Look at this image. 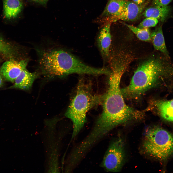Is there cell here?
I'll use <instances>...</instances> for the list:
<instances>
[{
    "label": "cell",
    "mask_w": 173,
    "mask_h": 173,
    "mask_svg": "<svg viewBox=\"0 0 173 173\" xmlns=\"http://www.w3.org/2000/svg\"><path fill=\"white\" fill-rule=\"evenodd\" d=\"M2 77V76L0 74V87L2 86L3 84V80Z\"/></svg>",
    "instance_id": "cell-22"
},
{
    "label": "cell",
    "mask_w": 173,
    "mask_h": 173,
    "mask_svg": "<svg viewBox=\"0 0 173 173\" xmlns=\"http://www.w3.org/2000/svg\"><path fill=\"white\" fill-rule=\"evenodd\" d=\"M28 62L27 59L17 61L10 59L3 64L0 74L6 80L14 82L21 72L26 68Z\"/></svg>",
    "instance_id": "cell-7"
},
{
    "label": "cell",
    "mask_w": 173,
    "mask_h": 173,
    "mask_svg": "<svg viewBox=\"0 0 173 173\" xmlns=\"http://www.w3.org/2000/svg\"><path fill=\"white\" fill-rule=\"evenodd\" d=\"M163 56L151 58L138 66L129 84L121 89L124 97L135 99L154 86L159 80L173 77V64Z\"/></svg>",
    "instance_id": "cell-2"
},
{
    "label": "cell",
    "mask_w": 173,
    "mask_h": 173,
    "mask_svg": "<svg viewBox=\"0 0 173 173\" xmlns=\"http://www.w3.org/2000/svg\"><path fill=\"white\" fill-rule=\"evenodd\" d=\"M133 2L138 5H141L144 3L145 0H132Z\"/></svg>",
    "instance_id": "cell-20"
},
{
    "label": "cell",
    "mask_w": 173,
    "mask_h": 173,
    "mask_svg": "<svg viewBox=\"0 0 173 173\" xmlns=\"http://www.w3.org/2000/svg\"></svg>",
    "instance_id": "cell-23"
},
{
    "label": "cell",
    "mask_w": 173,
    "mask_h": 173,
    "mask_svg": "<svg viewBox=\"0 0 173 173\" xmlns=\"http://www.w3.org/2000/svg\"><path fill=\"white\" fill-rule=\"evenodd\" d=\"M171 10L169 6H155L146 9L142 13L146 18L150 17L159 19L164 22L168 16Z\"/></svg>",
    "instance_id": "cell-14"
},
{
    "label": "cell",
    "mask_w": 173,
    "mask_h": 173,
    "mask_svg": "<svg viewBox=\"0 0 173 173\" xmlns=\"http://www.w3.org/2000/svg\"><path fill=\"white\" fill-rule=\"evenodd\" d=\"M4 16L11 19L16 17L21 11L22 5L19 0H3Z\"/></svg>",
    "instance_id": "cell-15"
},
{
    "label": "cell",
    "mask_w": 173,
    "mask_h": 173,
    "mask_svg": "<svg viewBox=\"0 0 173 173\" xmlns=\"http://www.w3.org/2000/svg\"><path fill=\"white\" fill-rule=\"evenodd\" d=\"M109 87L104 94L103 111L91 131L95 138L102 139L117 126L132 119L140 120L144 116L142 111L135 110L125 103L120 87L121 78L125 71L121 66L112 68Z\"/></svg>",
    "instance_id": "cell-1"
},
{
    "label": "cell",
    "mask_w": 173,
    "mask_h": 173,
    "mask_svg": "<svg viewBox=\"0 0 173 173\" xmlns=\"http://www.w3.org/2000/svg\"><path fill=\"white\" fill-rule=\"evenodd\" d=\"M140 40L145 42L151 40V33L149 28H140L122 22Z\"/></svg>",
    "instance_id": "cell-17"
},
{
    "label": "cell",
    "mask_w": 173,
    "mask_h": 173,
    "mask_svg": "<svg viewBox=\"0 0 173 173\" xmlns=\"http://www.w3.org/2000/svg\"><path fill=\"white\" fill-rule=\"evenodd\" d=\"M111 23L106 24L100 30L97 38L99 49L103 57L108 59L110 56V48L111 36L110 32Z\"/></svg>",
    "instance_id": "cell-9"
},
{
    "label": "cell",
    "mask_w": 173,
    "mask_h": 173,
    "mask_svg": "<svg viewBox=\"0 0 173 173\" xmlns=\"http://www.w3.org/2000/svg\"><path fill=\"white\" fill-rule=\"evenodd\" d=\"M126 1L125 0H109L100 17V20L111 23L113 18L121 13Z\"/></svg>",
    "instance_id": "cell-10"
},
{
    "label": "cell",
    "mask_w": 173,
    "mask_h": 173,
    "mask_svg": "<svg viewBox=\"0 0 173 173\" xmlns=\"http://www.w3.org/2000/svg\"><path fill=\"white\" fill-rule=\"evenodd\" d=\"M151 38L155 49L161 52L165 56L170 58L161 26L156 27L151 32Z\"/></svg>",
    "instance_id": "cell-13"
},
{
    "label": "cell",
    "mask_w": 173,
    "mask_h": 173,
    "mask_svg": "<svg viewBox=\"0 0 173 173\" xmlns=\"http://www.w3.org/2000/svg\"><path fill=\"white\" fill-rule=\"evenodd\" d=\"M39 63L44 73L50 78L72 74H80L84 67L82 62L67 52L61 50L43 52Z\"/></svg>",
    "instance_id": "cell-4"
},
{
    "label": "cell",
    "mask_w": 173,
    "mask_h": 173,
    "mask_svg": "<svg viewBox=\"0 0 173 173\" xmlns=\"http://www.w3.org/2000/svg\"><path fill=\"white\" fill-rule=\"evenodd\" d=\"M154 104L158 114L162 118L173 123V99L157 100Z\"/></svg>",
    "instance_id": "cell-12"
},
{
    "label": "cell",
    "mask_w": 173,
    "mask_h": 173,
    "mask_svg": "<svg viewBox=\"0 0 173 173\" xmlns=\"http://www.w3.org/2000/svg\"><path fill=\"white\" fill-rule=\"evenodd\" d=\"M124 158V142L122 139L119 137L109 146L101 165L107 171L117 172L122 167Z\"/></svg>",
    "instance_id": "cell-6"
},
{
    "label": "cell",
    "mask_w": 173,
    "mask_h": 173,
    "mask_svg": "<svg viewBox=\"0 0 173 173\" xmlns=\"http://www.w3.org/2000/svg\"><path fill=\"white\" fill-rule=\"evenodd\" d=\"M33 0L37 2L43 3L46 2L48 0Z\"/></svg>",
    "instance_id": "cell-21"
},
{
    "label": "cell",
    "mask_w": 173,
    "mask_h": 173,
    "mask_svg": "<svg viewBox=\"0 0 173 173\" xmlns=\"http://www.w3.org/2000/svg\"><path fill=\"white\" fill-rule=\"evenodd\" d=\"M172 0H153L152 5L155 6H167Z\"/></svg>",
    "instance_id": "cell-19"
},
{
    "label": "cell",
    "mask_w": 173,
    "mask_h": 173,
    "mask_svg": "<svg viewBox=\"0 0 173 173\" xmlns=\"http://www.w3.org/2000/svg\"><path fill=\"white\" fill-rule=\"evenodd\" d=\"M158 22V20L156 19L147 17L140 23L137 27L140 28L153 27L155 26Z\"/></svg>",
    "instance_id": "cell-18"
},
{
    "label": "cell",
    "mask_w": 173,
    "mask_h": 173,
    "mask_svg": "<svg viewBox=\"0 0 173 173\" xmlns=\"http://www.w3.org/2000/svg\"><path fill=\"white\" fill-rule=\"evenodd\" d=\"M17 51L16 48L0 35V56L10 59H14Z\"/></svg>",
    "instance_id": "cell-16"
},
{
    "label": "cell",
    "mask_w": 173,
    "mask_h": 173,
    "mask_svg": "<svg viewBox=\"0 0 173 173\" xmlns=\"http://www.w3.org/2000/svg\"><path fill=\"white\" fill-rule=\"evenodd\" d=\"M89 86L82 80L80 81L75 96L65 114L73 124L72 139L77 136L83 127L87 111L94 106L102 104L103 101L104 94H93Z\"/></svg>",
    "instance_id": "cell-3"
},
{
    "label": "cell",
    "mask_w": 173,
    "mask_h": 173,
    "mask_svg": "<svg viewBox=\"0 0 173 173\" xmlns=\"http://www.w3.org/2000/svg\"><path fill=\"white\" fill-rule=\"evenodd\" d=\"M149 2L148 0L142 5H138L133 2L127 1L121 13L113 18L110 23L119 20L134 21L137 20L142 13Z\"/></svg>",
    "instance_id": "cell-8"
},
{
    "label": "cell",
    "mask_w": 173,
    "mask_h": 173,
    "mask_svg": "<svg viewBox=\"0 0 173 173\" xmlns=\"http://www.w3.org/2000/svg\"><path fill=\"white\" fill-rule=\"evenodd\" d=\"M145 153L160 160L167 159L173 154V135L160 127L146 130L142 145Z\"/></svg>",
    "instance_id": "cell-5"
},
{
    "label": "cell",
    "mask_w": 173,
    "mask_h": 173,
    "mask_svg": "<svg viewBox=\"0 0 173 173\" xmlns=\"http://www.w3.org/2000/svg\"><path fill=\"white\" fill-rule=\"evenodd\" d=\"M37 77V74L36 73L30 72L26 68L21 72L15 80L14 85L10 88L29 90Z\"/></svg>",
    "instance_id": "cell-11"
}]
</instances>
